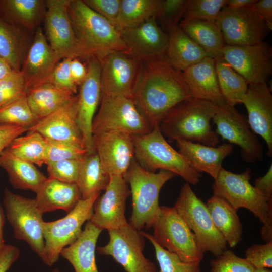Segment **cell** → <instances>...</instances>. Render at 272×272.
<instances>
[{
	"label": "cell",
	"instance_id": "6da1fadb",
	"mask_svg": "<svg viewBox=\"0 0 272 272\" xmlns=\"http://www.w3.org/2000/svg\"><path fill=\"white\" fill-rule=\"evenodd\" d=\"M191 98L182 72L165 58L142 62L131 99L152 129L174 106Z\"/></svg>",
	"mask_w": 272,
	"mask_h": 272
},
{
	"label": "cell",
	"instance_id": "7a4b0ae2",
	"mask_svg": "<svg viewBox=\"0 0 272 272\" xmlns=\"http://www.w3.org/2000/svg\"><path fill=\"white\" fill-rule=\"evenodd\" d=\"M68 11L84 60L95 58L100 62L111 53L126 51L120 32L83 0H70Z\"/></svg>",
	"mask_w": 272,
	"mask_h": 272
},
{
	"label": "cell",
	"instance_id": "3957f363",
	"mask_svg": "<svg viewBox=\"0 0 272 272\" xmlns=\"http://www.w3.org/2000/svg\"><path fill=\"white\" fill-rule=\"evenodd\" d=\"M217 109L218 106L206 100L194 98L184 100L166 113L160 129L170 141L183 140L216 147L218 136L210 122Z\"/></svg>",
	"mask_w": 272,
	"mask_h": 272
},
{
	"label": "cell",
	"instance_id": "277c9868",
	"mask_svg": "<svg viewBox=\"0 0 272 272\" xmlns=\"http://www.w3.org/2000/svg\"><path fill=\"white\" fill-rule=\"evenodd\" d=\"M250 174L249 168L236 174L222 167L213 184V195L224 198L237 211L243 208L251 211L262 223L261 237L267 243L272 241V199L250 184Z\"/></svg>",
	"mask_w": 272,
	"mask_h": 272
},
{
	"label": "cell",
	"instance_id": "5b68a950",
	"mask_svg": "<svg viewBox=\"0 0 272 272\" xmlns=\"http://www.w3.org/2000/svg\"><path fill=\"white\" fill-rule=\"evenodd\" d=\"M165 170L152 172L142 167L135 160L122 177L130 185L132 212L129 224L137 230L149 229L160 208L159 196L162 187L176 176Z\"/></svg>",
	"mask_w": 272,
	"mask_h": 272
},
{
	"label": "cell",
	"instance_id": "8992f818",
	"mask_svg": "<svg viewBox=\"0 0 272 272\" xmlns=\"http://www.w3.org/2000/svg\"><path fill=\"white\" fill-rule=\"evenodd\" d=\"M131 137L134 158L144 169L152 172L159 169L172 172L189 184L199 182L201 174L193 170L181 154L168 143L159 125L148 133Z\"/></svg>",
	"mask_w": 272,
	"mask_h": 272
},
{
	"label": "cell",
	"instance_id": "52a82bcc",
	"mask_svg": "<svg viewBox=\"0 0 272 272\" xmlns=\"http://www.w3.org/2000/svg\"><path fill=\"white\" fill-rule=\"evenodd\" d=\"M174 208L194 234L200 251L215 257L227 250V242L216 228L206 203L186 182L181 189Z\"/></svg>",
	"mask_w": 272,
	"mask_h": 272
},
{
	"label": "cell",
	"instance_id": "ba28073f",
	"mask_svg": "<svg viewBox=\"0 0 272 272\" xmlns=\"http://www.w3.org/2000/svg\"><path fill=\"white\" fill-rule=\"evenodd\" d=\"M151 227L153 239L162 248L185 262L200 263L202 260L194 234L174 207L160 206Z\"/></svg>",
	"mask_w": 272,
	"mask_h": 272
},
{
	"label": "cell",
	"instance_id": "9c48e42d",
	"mask_svg": "<svg viewBox=\"0 0 272 272\" xmlns=\"http://www.w3.org/2000/svg\"><path fill=\"white\" fill-rule=\"evenodd\" d=\"M100 192H95L86 199H81L64 217L44 222L45 255L43 261L46 264L51 266L54 264L61 251L78 239L82 232V226L92 217L94 204Z\"/></svg>",
	"mask_w": 272,
	"mask_h": 272
},
{
	"label": "cell",
	"instance_id": "30bf717a",
	"mask_svg": "<svg viewBox=\"0 0 272 272\" xmlns=\"http://www.w3.org/2000/svg\"><path fill=\"white\" fill-rule=\"evenodd\" d=\"M4 206L7 218L12 227L15 237L26 242L43 261L45 242L43 231V213L35 199L4 192Z\"/></svg>",
	"mask_w": 272,
	"mask_h": 272
},
{
	"label": "cell",
	"instance_id": "8fae6325",
	"mask_svg": "<svg viewBox=\"0 0 272 272\" xmlns=\"http://www.w3.org/2000/svg\"><path fill=\"white\" fill-rule=\"evenodd\" d=\"M100 103L92 123L93 135L112 131L139 135L152 130L131 98L104 95Z\"/></svg>",
	"mask_w": 272,
	"mask_h": 272
},
{
	"label": "cell",
	"instance_id": "7c38bea8",
	"mask_svg": "<svg viewBox=\"0 0 272 272\" xmlns=\"http://www.w3.org/2000/svg\"><path fill=\"white\" fill-rule=\"evenodd\" d=\"M108 232L109 242L97 247L99 254L112 256L126 272H157L155 263L143 254L145 237L140 231L128 223Z\"/></svg>",
	"mask_w": 272,
	"mask_h": 272
},
{
	"label": "cell",
	"instance_id": "4fadbf2b",
	"mask_svg": "<svg viewBox=\"0 0 272 272\" xmlns=\"http://www.w3.org/2000/svg\"><path fill=\"white\" fill-rule=\"evenodd\" d=\"M226 45H249L259 43L266 36L270 27L252 6L243 9L224 7L216 22Z\"/></svg>",
	"mask_w": 272,
	"mask_h": 272
},
{
	"label": "cell",
	"instance_id": "5bb4252c",
	"mask_svg": "<svg viewBox=\"0 0 272 272\" xmlns=\"http://www.w3.org/2000/svg\"><path fill=\"white\" fill-rule=\"evenodd\" d=\"M212 120L216 126L217 135L240 148L243 160L249 163L263 160L261 144L250 129L247 120L234 106L227 103L218 106Z\"/></svg>",
	"mask_w": 272,
	"mask_h": 272
},
{
	"label": "cell",
	"instance_id": "9a60e30c",
	"mask_svg": "<svg viewBox=\"0 0 272 272\" xmlns=\"http://www.w3.org/2000/svg\"><path fill=\"white\" fill-rule=\"evenodd\" d=\"M70 1H45L44 34L50 46L61 60L84 59L69 13Z\"/></svg>",
	"mask_w": 272,
	"mask_h": 272
},
{
	"label": "cell",
	"instance_id": "2e32d148",
	"mask_svg": "<svg viewBox=\"0 0 272 272\" xmlns=\"http://www.w3.org/2000/svg\"><path fill=\"white\" fill-rule=\"evenodd\" d=\"M223 58L248 85L266 83L272 73V50L262 41L242 46L225 45Z\"/></svg>",
	"mask_w": 272,
	"mask_h": 272
},
{
	"label": "cell",
	"instance_id": "e0dca14e",
	"mask_svg": "<svg viewBox=\"0 0 272 272\" xmlns=\"http://www.w3.org/2000/svg\"><path fill=\"white\" fill-rule=\"evenodd\" d=\"M87 75L79 86L77 121L88 154L95 152L92 133L95 113L101 98V63L95 58L86 60Z\"/></svg>",
	"mask_w": 272,
	"mask_h": 272
},
{
	"label": "cell",
	"instance_id": "ac0fdd59",
	"mask_svg": "<svg viewBox=\"0 0 272 272\" xmlns=\"http://www.w3.org/2000/svg\"><path fill=\"white\" fill-rule=\"evenodd\" d=\"M119 32L126 47L124 52L130 56L141 62L165 58L168 36L155 18Z\"/></svg>",
	"mask_w": 272,
	"mask_h": 272
},
{
	"label": "cell",
	"instance_id": "d6986e66",
	"mask_svg": "<svg viewBox=\"0 0 272 272\" xmlns=\"http://www.w3.org/2000/svg\"><path fill=\"white\" fill-rule=\"evenodd\" d=\"M100 62L101 95L131 98L142 62L117 51L108 54Z\"/></svg>",
	"mask_w": 272,
	"mask_h": 272
},
{
	"label": "cell",
	"instance_id": "ffe728a7",
	"mask_svg": "<svg viewBox=\"0 0 272 272\" xmlns=\"http://www.w3.org/2000/svg\"><path fill=\"white\" fill-rule=\"evenodd\" d=\"M130 190L122 176L111 175L104 193L93 206L90 220L98 228L107 230L119 228L128 223L125 212Z\"/></svg>",
	"mask_w": 272,
	"mask_h": 272
},
{
	"label": "cell",
	"instance_id": "44dd1931",
	"mask_svg": "<svg viewBox=\"0 0 272 272\" xmlns=\"http://www.w3.org/2000/svg\"><path fill=\"white\" fill-rule=\"evenodd\" d=\"M93 144L102 168L109 176H122L134 157L131 135L112 131L93 135Z\"/></svg>",
	"mask_w": 272,
	"mask_h": 272
},
{
	"label": "cell",
	"instance_id": "7402d4cb",
	"mask_svg": "<svg viewBox=\"0 0 272 272\" xmlns=\"http://www.w3.org/2000/svg\"><path fill=\"white\" fill-rule=\"evenodd\" d=\"M34 34L21 69L27 90L49 83L55 67L61 60L50 46L40 26Z\"/></svg>",
	"mask_w": 272,
	"mask_h": 272
},
{
	"label": "cell",
	"instance_id": "603a6c76",
	"mask_svg": "<svg viewBox=\"0 0 272 272\" xmlns=\"http://www.w3.org/2000/svg\"><path fill=\"white\" fill-rule=\"evenodd\" d=\"M251 130L263 138L267 147V155L272 156V95L266 83L250 84L244 96Z\"/></svg>",
	"mask_w": 272,
	"mask_h": 272
},
{
	"label": "cell",
	"instance_id": "cb8c5ba5",
	"mask_svg": "<svg viewBox=\"0 0 272 272\" xmlns=\"http://www.w3.org/2000/svg\"><path fill=\"white\" fill-rule=\"evenodd\" d=\"M77 110L75 95L63 106L39 120L28 131L38 132L47 140L68 142L85 148L77 123Z\"/></svg>",
	"mask_w": 272,
	"mask_h": 272
},
{
	"label": "cell",
	"instance_id": "d4e9b609",
	"mask_svg": "<svg viewBox=\"0 0 272 272\" xmlns=\"http://www.w3.org/2000/svg\"><path fill=\"white\" fill-rule=\"evenodd\" d=\"M178 152L197 172H205L215 180L222 169L224 159L233 151V145L224 143L212 147L183 140L176 141Z\"/></svg>",
	"mask_w": 272,
	"mask_h": 272
},
{
	"label": "cell",
	"instance_id": "484cf974",
	"mask_svg": "<svg viewBox=\"0 0 272 272\" xmlns=\"http://www.w3.org/2000/svg\"><path fill=\"white\" fill-rule=\"evenodd\" d=\"M182 73L193 98L218 106L226 103L220 90L214 59L206 56Z\"/></svg>",
	"mask_w": 272,
	"mask_h": 272
},
{
	"label": "cell",
	"instance_id": "4316f807",
	"mask_svg": "<svg viewBox=\"0 0 272 272\" xmlns=\"http://www.w3.org/2000/svg\"><path fill=\"white\" fill-rule=\"evenodd\" d=\"M82 199L77 184L47 177L36 193L38 209L43 214L56 210L70 212Z\"/></svg>",
	"mask_w": 272,
	"mask_h": 272
},
{
	"label": "cell",
	"instance_id": "83f0119b",
	"mask_svg": "<svg viewBox=\"0 0 272 272\" xmlns=\"http://www.w3.org/2000/svg\"><path fill=\"white\" fill-rule=\"evenodd\" d=\"M102 231L89 220L78 239L61 251L60 255L71 263L75 272H99L95 248Z\"/></svg>",
	"mask_w": 272,
	"mask_h": 272
},
{
	"label": "cell",
	"instance_id": "f1b7e54d",
	"mask_svg": "<svg viewBox=\"0 0 272 272\" xmlns=\"http://www.w3.org/2000/svg\"><path fill=\"white\" fill-rule=\"evenodd\" d=\"M165 60L174 68L183 72L207 56L204 50L177 26L168 33Z\"/></svg>",
	"mask_w": 272,
	"mask_h": 272
},
{
	"label": "cell",
	"instance_id": "f546056e",
	"mask_svg": "<svg viewBox=\"0 0 272 272\" xmlns=\"http://www.w3.org/2000/svg\"><path fill=\"white\" fill-rule=\"evenodd\" d=\"M45 11L44 0H0V16L29 31L40 26Z\"/></svg>",
	"mask_w": 272,
	"mask_h": 272
},
{
	"label": "cell",
	"instance_id": "4dcf8cb0",
	"mask_svg": "<svg viewBox=\"0 0 272 272\" xmlns=\"http://www.w3.org/2000/svg\"><path fill=\"white\" fill-rule=\"evenodd\" d=\"M0 167L7 172L15 189L30 190L36 193L47 179L34 164L5 150L0 155Z\"/></svg>",
	"mask_w": 272,
	"mask_h": 272
},
{
	"label": "cell",
	"instance_id": "1f68e13d",
	"mask_svg": "<svg viewBox=\"0 0 272 272\" xmlns=\"http://www.w3.org/2000/svg\"><path fill=\"white\" fill-rule=\"evenodd\" d=\"M212 220L230 247L242 240V225L235 210L224 198L213 195L206 203Z\"/></svg>",
	"mask_w": 272,
	"mask_h": 272
},
{
	"label": "cell",
	"instance_id": "d6a6232c",
	"mask_svg": "<svg viewBox=\"0 0 272 272\" xmlns=\"http://www.w3.org/2000/svg\"><path fill=\"white\" fill-rule=\"evenodd\" d=\"M30 45L26 30L0 16V57L14 71H21Z\"/></svg>",
	"mask_w": 272,
	"mask_h": 272
},
{
	"label": "cell",
	"instance_id": "836d02e7",
	"mask_svg": "<svg viewBox=\"0 0 272 272\" xmlns=\"http://www.w3.org/2000/svg\"><path fill=\"white\" fill-rule=\"evenodd\" d=\"M75 95L49 83L30 88L26 93L29 107L38 120L63 106Z\"/></svg>",
	"mask_w": 272,
	"mask_h": 272
},
{
	"label": "cell",
	"instance_id": "e575fe53",
	"mask_svg": "<svg viewBox=\"0 0 272 272\" xmlns=\"http://www.w3.org/2000/svg\"><path fill=\"white\" fill-rule=\"evenodd\" d=\"M179 27L215 60L223 58L225 45L221 31L216 22L181 20Z\"/></svg>",
	"mask_w": 272,
	"mask_h": 272
},
{
	"label": "cell",
	"instance_id": "d590c367",
	"mask_svg": "<svg viewBox=\"0 0 272 272\" xmlns=\"http://www.w3.org/2000/svg\"><path fill=\"white\" fill-rule=\"evenodd\" d=\"M109 179L110 176L103 171L96 152L87 153L83 158L76 182L82 199H86L95 192L105 190Z\"/></svg>",
	"mask_w": 272,
	"mask_h": 272
},
{
	"label": "cell",
	"instance_id": "8d00e7d4",
	"mask_svg": "<svg viewBox=\"0 0 272 272\" xmlns=\"http://www.w3.org/2000/svg\"><path fill=\"white\" fill-rule=\"evenodd\" d=\"M215 69L226 103L232 106L242 103L249 85L246 81L223 58L215 60Z\"/></svg>",
	"mask_w": 272,
	"mask_h": 272
},
{
	"label": "cell",
	"instance_id": "74e56055",
	"mask_svg": "<svg viewBox=\"0 0 272 272\" xmlns=\"http://www.w3.org/2000/svg\"><path fill=\"white\" fill-rule=\"evenodd\" d=\"M161 0H121L115 27L119 31L132 28L156 17Z\"/></svg>",
	"mask_w": 272,
	"mask_h": 272
},
{
	"label": "cell",
	"instance_id": "f35d334b",
	"mask_svg": "<svg viewBox=\"0 0 272 272\" xmlns=\"http://www.w3.org/2000/svg\"><path fill=\"white\" fill-rule=\"evenodd\" d=\"M47 142L36 132L28 131L14 139L5 150L21 159L38 166L46 163Z\"/></svg>",
	"mask_w": 272,
	"mask_h": 272
},
{
	"label": "cell",
	"instance_id": "ab89813d",
	"mask_svg": "<svg viewBox=\"0 0 272 272\" xmlns=\"http://www.w3.org/2000/svg\"><path fill=\"white\" fill-rule=\"evenodd\" d=\"M38 121L28 103L26 94L0 108V125L21 126L28 131Z\"/></svg>",
	"mask_w": 272,
	"mask_h": 272
},
{
	"label": "cell",
	"instance_id": "60d3db41",
	"mask_svg": "<svg viewBox=\"0 0 272 272\" xmlns=\"http://www.w3.org/2000/svg\"><path fill=\"white\" fill-rule=\"evenodd\" d=\"M140 233L153 245L160 272H201L199 263L182 261L176 254L160 246L152 235L143 231H140Z\"/></svg>",
	"mask_w": 272,
	"mask_h": 272
},
{
	"label": "cell",
	"instance_id": "b9f144b4",
	"mask_svg": "<svg viewBox=\"0 0 272 272\" xmlns=\"http://www.w3.org/2000/svg\"><path fill=\"white\" fill-rule=\"evenodd\" d=\"M227 0H187L183 20L215 23Z\"/></svg>",
	"mask_w": 272,
	"mask_h": 272
},
{
	"label": "cell",
	"instance_id": "7bdbcfd3",
	"mask_svg": "<svg viewBox=\"0 0 272 272\" xmlns=\"http://www.w3.org/2000/svg\"><path fill=\"white\" fill-rule=\"evenodd\" d=\"M187 0H161L156 20L166 33L179 26L186 7Z\"/></svg>",
	"mask_w": 272,
	"mask_h": 272
},
{
	"label": "cell",
	"instance_id": "ee69618b",
	"mask_svg": "<svg viewBox=\"0 0 272 272\" xmlns=\"http://www.w3.org/2000/svg\"><path fill=\"white\" fill-rule=\"evenodd\" d=\"M27 91L22 73L13 70L0 81V108L26 95Z\"/></svg>",
	"mask_w": 272,
	"mask_h": 272
},
{
	"label": "cell",
	"instance_id": "f6af8a7d",
	"mask_svg": "<svg viewBox=\"0 0 272 272\" xmlns=\"http://www.w3.org/2000/svg\"><path fill=\"white\" fill-rule=\"evenodd\" d=\"M210 265L209 272H255V269L245 258L237 256L228 249L212 259Z\"/></svg>",
	"mask_w": 272,
	"mask_h": 272
},
{
	"label": "cell",
	"instance_id": "bcb514c9",
	"mask_svg": "<svg viewBox=\"0 0 272 272\" xmlns=\"http://www.w3.org/2000/svg\"><path fill=\"white\" fill-rule=\"evenodd\" d=\"M83 157L47 163L46 165L49 177L64 182L76 183Z\"/></svg>",
	"mask_w": 272,
	"mask_h": 272
},
{
	"label": "cell",
	"instance_id": "7dc6e473",
	"mask_svg": "<svg viewBox=\"0 0 272 272\" xmlns=\"http://www.w3.org/2000/svg\"><path fill=\"white\" fill-rule=\"evenodd\" d=\"M46 140L47 148L45 164L62 160L82 158L87 153L85 148L70 143Z\"/></svg>",
	"mask_w": 272,
	"mask_h": 272
},
{
	"label": "cell",
	"instance_id": "c3c4849f",
	"mask_svg": "<svg viewBox=\"0 0 272 272\" xmlns=\"http://www.w3.org/2000/svg\"><path fill=\"white\" fill-rule=\"evenodd\" d=\"M71 59L64 58L59 62L52 74L49 83L75 95L78 86L74 83L70 72V63Z\"/></svg>",
	"mask_w": 272,
	"mask_h": 272
},
{
	"label": "cell",
	"instance_id": "681fc988",
	"mask_svg": "<svg viewBox=\"0 0 272 272\" xmlns=\"http://www.w3.org/2000/svg\"><path fill=\"white\" fill-rule=\"evenodd\" d=\"M245 259L255 269L272 267V241L254 244L245 252Z\"/></svg>",
	"mask_w": 272,
	"mask_h": 272
},
{
	"label": "cell",
	"instance_id": "f907efd6",
	"mask_svg": "<svg viewBox=\"0 0 272 272\" xmlns=\"http://www.w3.org/2000/svg\"><path fill=\"white\" fill-rule=\"evenodd\" d=\"M83 1L90 9L115 26L120 12L121 0H83Z\"/></svg>",
	"mask_w": 272,
	"mask_h": 272
},
{
	"label": "cell",
	"instance_id": "816d5d0a",
	"mask_svg": "<svg viewBox=\"0 0 272 272\" xmlns=\"http://www.w3.org/2000/svg\"><path fill=\"white\" fill-rule=\"evenodd\" d=\"M28 131V129L18 126L0 125V155L15 138Z\"/></svg>",
	"mask_w": 272,
	"mask_h": 272
},
{
	"label": "cell",
	"instance_id": "f5cc1de1",
	"mask_svg": "<svg viewBox=\"0 0 272 272\" xmlns=\"http://www.w3.org/2000/svg\"><path fill=\"white\" fill-rule=\"evenodd\" d=\"M19 249L16 246L5 244L0 250V272H7L19 258Z\"/></svg>",
	"mask_w": 272,
	"mask_h": 272
},
{
	"label": "cell",
	"instance_id": "db71d44e",
	"mask_svg": "<svg viewBox=\"0 0 272 272\" xmlns=\"http://www.w3.org/2000/svg\"><path fill=\"white\" fill-rule=\"evenodd\" d=\"M254 186L268 200L272 199V164L266 173L256 179Z\"/></svg>",
	"mask_w": 272,
	"mask_h": 272
},
{
	"label": "cell",
	"instance_id": "11a10c76",
	"mask_svg": "<svg viewBox=\"0 0 272 272\" xmlns=\"http://www.w3.org/2000/svg\"><path fill=\"white\" fill-rule=\"evenodd\" d=\"M70 69L74 83L77 86H80L87 75L86 65L78 58H72L70 63Z\"/></svg>",
	"mask_w": 272,
	"mask_h": 272
},
{
	"label": "cell",
	"instance_id": "9f6ffc18",
	"mask_svg": "<svg viewBox=\"0 0 272 272\" xmlns=\"http://www.w3.org/2000/svg\"><path fill=\"white\" fill-rule=\"evenodd\" d=\"M252 7L255 11L272 27V0H257Z\"/></svg>",
	"mask_w": 272,
	"mask_h": 272
},
{
	"label": "cell",
	"instance_id": "6f0895ef",
	"mask_svg": "<svg viewBox=\"0 0 272 272\" xmlns=\"http://www.w3.org/2000/svg\"><path fill=\"white\" fill-rule=\"evenodd\" d=\"M257 0H227L226 6L232 9H243L252 6Z\"/></svg>",
	"mask_w": 272,
	"mask_h": 272
},
{
	"label": "cell",
	"instance_id": "680465c9",
	"mask_svg": "<svg viewBox=\"0 0 272 272\" xmlns=\"http://www.w3.org/2000/svg\"><path fill=\"white\" fill-rule=\"evenodd\" d=\"M13 71L9 63L0 57V81L11 73Z\"/></svg>",
	"mask_w": 272,
	"mask_h": 272
},
{
	"label": "cell",
	"instance_id": "91938a15",
	"mask_svg": "<svg viewBox=\"0 0 272 272\" xmlns=\"http://www.w3.org/2000/svg\"><path fill=\"white\" fill-rule=\"evenodd\" d=\"M5 221V215L1 205L0 204V250L5 244L4 240L3 229Z\"/></svg>",
	"mask_w": 272,
	"mask_h": 272
},
{
	"label": "cell",
	"instance_id": "94428289",
	"mask_svg": "<svg viewBox=\"0 0 272 272\" xmlns=\"http://www.w3.org/2000/svg\"><path fill=\"white\" fill-rule=\"evenodd\" d=\"M255 272H272L271 270L267 268H256Z\"/></svg>",
	"mask_w": 272,
	"mask_h": 272
},
{
	"label": "cell",
	"instance_id": "6125c7cd",
	"mask_svg": "<svg viewBox=\"0 0 272 272\" xmlns=\"http://www.w3.org/2000/svg\"><path fill=\"white\" fill-rule=\"evenodd\" d=\"M53 272H59V271L57 270H55Z\"/></svg>",
	"mask_w": 272,
	"mask_h": 272
}]
</instances>
